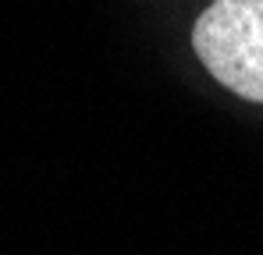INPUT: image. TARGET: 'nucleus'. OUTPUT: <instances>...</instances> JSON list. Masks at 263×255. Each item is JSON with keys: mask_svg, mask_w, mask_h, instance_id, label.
I'll return each mask as SVG.
<instances>
[{"mask_svg": "<svg viewBox=\"0 0 263 255\" xmlns=\"http://www.w3.org/2000/svg\"><path fill=\"white\" fill-rule=\"evenodd\" d=\"M192 50L224 89L263 103V0H214L196 18Z\"/></svg>", "mask_w": 263, "mask_h": 255, "instance_id": "1", "label": "nucleus"}]
</instances>
